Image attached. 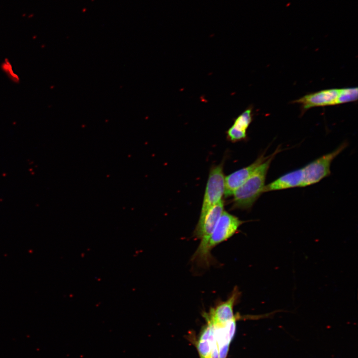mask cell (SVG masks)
<instances>
[{"label": "cell", "instance_id": "1", "mask_svg": "<svg viewBox=\"0 0 358 358\" xmlns=\"http://www.w3.org/2000/svg\"><path fill=\"white\" fill-rule=\"evenodd\" d=\"M280 151L278 148L269 157L260 164L249 178L234 192L232 209H251L263 193L267 175L270 165Z\"/></svg>", "mask_w": 358, "mask_h": 358}, {"label": "cell", "instance_id": "2", "mask_svg": "<svg viewBox=\"0 0 358 358\" xmlns=\"http://www.w3.org/2000/svg\"><path fill=\"white\" fill-rule=\"evenodd\" d=\"M243 223V221L239 218L224 210L205 246L201 250L195 252L193 260L202 264H208L211 250L234 235Z\"/></svg>", "mask_w": 358, "mask_h": 358}, {"label": "cell", "instance_id": "3", "mask_svg": "<svg viewBox=\"0 0 358 358\" xmlns=\"http://www.w3.org/2000/svg\"><path fill=\"white\" fill-rule=\"evenodd\" d=\"M223 165L222 161L210 169L199 218L203 217L211 207L222 200L225 189Z\"/></svg>", "mask_w": 358, "mask_h": 358}, {"label": "cell", "instance_id": "4", "mask_svg": "<svg viewBox=\"0 0 358 358\" xmlns=\"http://www.w3.org/2000/svg\"><path fill=\"white\" fill-rule=\"evenodd\" d=\"M346 147L347 143H343L333 152L319 157L304 167L302 168L303 179L301 187L316 183L329 176L332 162Z\"/></svg>", "mask_w": 358, "mask_h": 358}, {"label": "cell", "instance_id": "5", "mask_svg": "<svg viewBox=\"0 0 358 358\" xmlns=\"http://www.w3.org/2000/svg\"><path fill=\"white\" fill-rule=\"evenodd\" d=\"M224 210V201L222 199L211 207L203 217L199 218L194 232L195 237L200 240V243L196 251L201 250L205 246Z\"/></svg>", "mask_w": 358, "mask_h": 358}, {"label": "cell", "instance_id": "6", "mask_svg": "<svg viewBox=\"0 0 358 358\" xmlns=\"http://www.w3.org/2000/svg\"><path fill=\"white\" fill-rule=\"evenodd\" d=\"M269 156H265L262 154L251 165L237 170L225 177V197L232 196L235 191L239 188L253 174L258 167L266 160Z\"/></svg>", "mask_w": 358, "mask_h": 358}, {"label": "cell", "instance_id": "7", "mask_svg": "<svg viewBox=\"0 0 358 358\" xmlns=\"http://www.w3.org/2000/svg\"><path fill=\"white\" fill-rule=\"evenodd\" d=\"M196 348L200 358H219L214 327L209 321H206L200 332Z\"/></svg>", "mask_w": 358, "mask_h": 358}, {"label": "cell", "instance_id": "8", "mask_svg": "<svg viewBox=\"0 0 358 358\" xmlns=\"http://www.w3.org/2000/svg\"><path fill=\"white\" fill-rule=\"evenodd\" d=\"M339 93V89L325 90L305 95L294 102L301 105L303 111L310 108L336 105Z\"/></svg>", "mask_w": 358, "mask_h": 358}, {"label": "cell", "instance_id": "9", "mask_svg": "<svg viewBox=\"0 0 358 358\" xmlns=\"http://www.w3.org/2000/svg\"><path fill=\"white\" fill-rule=\"evenodd\" d=\"M238 295V291L235 290L226 301L211 308L209 312L203 315L206 321L213 324H219L237 318L234 313V306Z\"/></svg>", "mask_w": 358, "mask_h": 358}, {"label": "cell", "instance_id": "10", "mask_svg": "<svg viewBox=\"0 0 358 358\" xmlns=\"http://www.w3.org/2000/svg\"><path fill=\"white\" fill-rule=\"evenodd\" d=\"M236 320L237 318H235L219 324H213L211 322L214 327L219 358H227L230 345L235 334Z\"/></svg>", "mask_w": 358, "mask_h": 358}, {"label": "cell", "instance_id": "11", "mask_svg": "<svg viewBox=\"0 0 358 358\" xmlns=\"http://www.w3.org/2000/svg\"><path fill=\"white\" fill-rule=\"evenodd\" d=\"M253 119V107L250 106L234 119L233 124L226 131L227 139L232 142L246 140L247 130Z\"/></svg>", "mask_w": 358, "mask_h": 358}, {"label": "cell", "instance_id": "12", "mask_svg": "<svg viewBox=\"0 0 358 358\" xmlns=\"http://www.w3.org/2000/svg\"><path fill=\"white\" fill-rule=\"evenodd\" d=\"M303 179V169L300 168L285 174L271 182L265 185L263 193L301 187Z\"/></svg>", "mask_w": 358, "mask_h": 358}, {"label": "cell", "instance_id": "13", "mask_svg": "<svg viewBox=\"0 0 358 358\" xmlns=\"http://www.w3.org/2000/svg\"><path fill=\"white\" fill-rule=\"evenodd\" d=\"M358 99V88H347L339 89L336 104L354 101Z\"/></svg>", "mask_w": 358, "mask_h": 358}, {"label": "cell", "instance_id": "14", "mask_svg": "<svg viewBox=\"0 0 358 358\" xmlns=\"http://www.w3.org/2000/svg\"><path fill=\"white\" fill-rule=\"evenodd\" d=\"M1 68L3 71L6 73L8 76L14 82H18L19 81V78L13 73L10 63L7 60H6L5 62L2 64Z\"/></svg>", "mask_w": 358, "mask_h": 358}, {"label": "cell", "instance_id": "15", "mask_svg": "<svg viewBox=\"0 0 358 358\" xmlns=\"http://www.w3.org/2000/svg\"><path fill=\"white\" fill-rule=\"evenodd\" d=\"M290 5H291V2H287V3L285 4V6H286V7H288V6H289Z\"/></svg>", "mask_w": 358, "mask_h": 358}]
</instances>
